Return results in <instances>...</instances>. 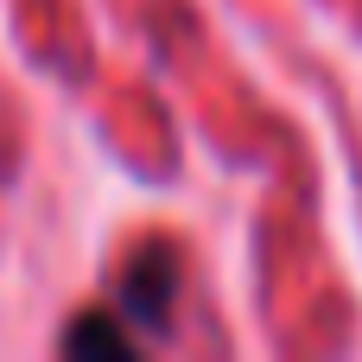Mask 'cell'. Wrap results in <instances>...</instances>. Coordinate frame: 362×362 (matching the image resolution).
Returning a JSON list of instances; mask_svg holds the SVG:
<instances>
[{
    "mask_svg": "<svg viewBox=\"0 0 362 362\" xmlns=\"http://www.w3.org/2000/svg\"><path fill=\"white\" fill-rule=\"evenodd\" d=\"M172 299H178V261L165 248H146L115 286V305H121L127 331H165L172 325Z\"/></svg>",
    "mask_w": 362,
    "mask_h": 362,
    "instance_id": "cell-1",
    "label": "cell"
},
{
    "mask_svg": "<svg viewBox=\"0 0 362 362\" xmlns=\"http://www.w3.org/2000/svg\"><path fill=\"white\" fill-rule=\"evenodd\" d=\"M57 350L70 362H134L140 356V337L121 325V312H83V318L64 331Z\"/></svg>",
    "mask_w": 362,
    "mask_h": 362,
    "instance_id": "cell-2",
    "label": "cell"
}]
</instances>
